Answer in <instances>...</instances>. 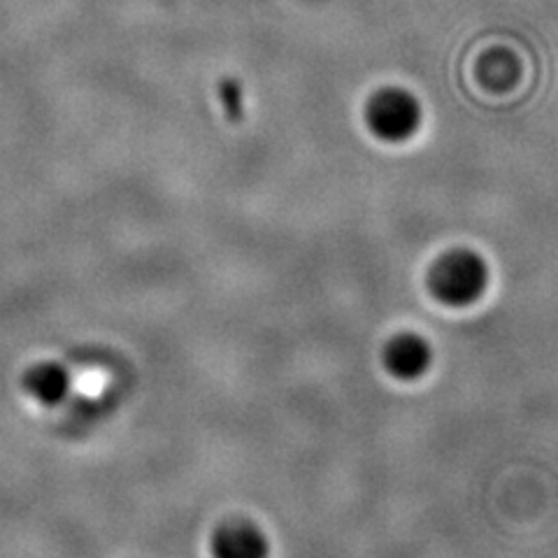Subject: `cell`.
<instances>
[{
    "label": "cell",
    "mask_w": 558,
    "mask_h": 558,
    "mask_svg": "<svg viewBox=\"0 0 558 558\" xmlns=\"http://www.w3.org/2000/svg\"><path fill=\"white\" fill-rule=\"evenodd\" d=\"M365 121L379 140L403 143L422 124V108L410 92L387 86V89H379L371 96L368 105H365Z\"/></svg>",
    "instance_id": "7a4b0ae2"
},
{
    "label": "cell",
    "mask_w": 558,
    "mask_h": 558,
    "mask_svg": "<svg viewBox=\"0 0 558 558\" xmlns=\"http://www.w3.org/2000/svg\"><path fill=\"white\" fill-rule=\"evenodd\" d=\"M430 344L414 333H400L384 347V365L398 379H418L430 368Z\"/></svg>",
    "instance_id": "3957f363"
},
{
    "label": "cell",
    "mask_w": 558,
    "mask_h": 558,
    "mask_svg": "<svg viewBox=\"0 0 558 558\" xmlns=\"http://www.w3.org/2000/svg\"><path fill=\"white\" fill-rule=\"evenodd\" d=\"M215 558H268L270 545L264 531L250 521H231L215 533Z\"/></svg>",
    "instance_id": "277c9868"
},
{
    "label": "cell",
    "mask_w": 558,
    "mask_h": 558,
    "mask_svg": "<svg viewBox=\"0 0 558 558\" xmlns=\"http://www.w3.org/2000/svg\"><path fill=\"white\" fill-rule=\"evenodd\" d=\"M428 287L435 299L451 307L473 305L488 287L484 258L470 250H453L430 268Z\"/></svg>",
    "instance_id": "6da1fadb"
},
{
    "label": "cell",
    "mask_w": 558,
    "mask_h": 558,
    "mask_svg": "<svg viewBox=\"0 0 558 558\" xmlns=\"http://www.w3.org/2000/svg\"><path fill=\"white\" fill-rule=\"evenodd\" d=\"M28 389L43 403H59L68 391V375L57 363H45L28 375Z\"/></svg>",
    "instance_id": "5b68a950"
}]
</instances>
